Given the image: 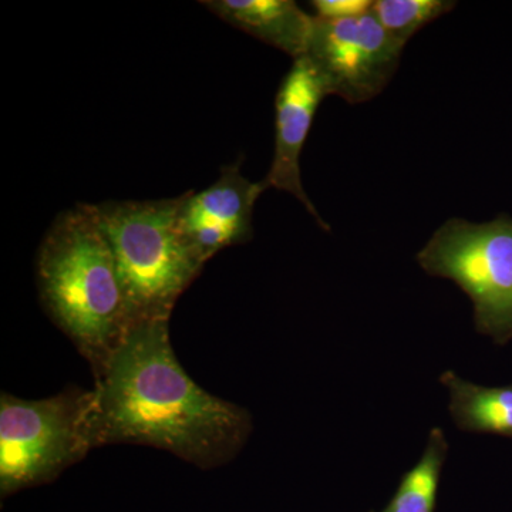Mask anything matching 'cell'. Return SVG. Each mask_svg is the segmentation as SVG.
<instances>
[{
	"instance_id": "obj_13",
	"label": "cell",
	"mask_w": 512,
	"mask_h": 512,
	"mask_svg": "<svg viewBox=\"0 0 512 512\" xmlns=\"http://www.w3.org/2000/svg\"><path fill=\"white\" fill-rule=\"evenodd\" d=\"M311 5L316 10L315 18L343 20L357 18L372 10V0H315Z\"/></svg>"
},
{
	"instance_id": "obj_5",
	"label": "cell",
	"mask_w": 512,
	"mask_h": 512,
	"mask_svg": "<svg viewBox=\"0 0 512 512\" xmlns=\"http://www.w3.org/2000/svg\"><path fill=\"white\" fill-rule=\"evenodd\" d=\"M426 274L450 279L473 303L478 333L505 346L512 340V218H451L416 256Z\"/></svg>"
},
{
	"instance_id": "obj_10",
	"label": "cell",
	"mask_w": 512,
	"mask_h": 512,
	"mask_svg": "<svg viewBox=\"0 0 512 512\" xmlns=\"http://www.w3.org/2000/svg\"><path fill=\"white\" fill-rule=\"evenodd\" d=\"M440 382L448 390V410L458 430L512 439V383L481 386L453 370L444 372Z\"/></svg>"
},
{
	"instance_id": "obj_1",
	"label": "cell",
	"mask_w": 512,
	"mask_h": 512,
	"mask_svg": "<svg viewBox=\"0 0 512 512\" xmlns=\"http://www.w3.org/2000/svg\"><path fill=\"white\" fill-rule=\"evenodd\" d=\"M94 448L138 444L210 470L241 453L251 413L194 382L174 355L170 319L136 320L94 377Z\"/></svg>"
},
{
	"instance_id": "obj_4",
	"label": "cell",
	"mask_w": 512,
	"mask_h": 512,
	"mask_svg": "<svg viewBox=\"0 0 512 512\" xmlns=\"http://www.w3.org/2000/svg\"><path fill=\"white\" fill-rule=\"evenodd\" d=\"M94 392L70 387L57 396L0 397V495L52 483L94 448Z\"/></svg>"
},
{
	"instance_id": "obj_6",
	"label": "cell",
	"mask_w": 512,
	"mask_h": 512,
	"mask_svg": "<svg viewBox=\"0 0 512 512\" xmlns=\"http://www.w3.org/2000/svg\"><path fill=\"white\" fill-rule=\"evenodd\" d=\"M403 49L370 10L357 18H315L305 56L318 70L329 96L359 104L386 89Z\"/></svg>"
},
{
	"instance_id": "obj_2",
	"label": "cell",
	"mask_w": 512,
	"mask_h": 512,
	"mask_svg": "<svg viewBox=\"0 0 512 512\" xmlns=\"http://www.w3.org/2000/svg\"><path fill=\"white\" fill-rule=\"evenodd\" d=\"M36 278L47 315L99 376L131 318L94 205H76L56 218L40 244Z\"/></svg>"
},
{
	"instance_id": "obj_8",
	"label": "cell",
	"mask_w": 512,
	"mask_h": 512,
	"mask_svg": "<svg viewBox=\"0 0 512 512\" xmlns=\"http://www.w3.org/2000/svg\"><path fill=\"white\" fill-rule=\"evenodd\" d=\"M264 191L262 181L254 183L242 175L239 160L224 165L211 187L183 194L181 229L205 264L222 249L251 241L255 204Z\"/></svg>"
},
{
	"instance_id": "obj_11",
	"label": "cell",
	"mask_w": 512,
	"mask_h": 512,
	"mask_svg": "<svg viewBox=\"0 0 512 512\" xmlns=\"http://www.w3.org/2000/svg\"><path fill=\"white\" fill-rule=\"evenodd\" d=\"M448 451L446 433L434 427L420 460L403 474L392 500L380 512H436Z\"/></svg>"
},
{
	"instance_id": "obj_9",
	"label": "cell",
	"mask_w": 512,
	"mask_h": 512,
	"mask_svg": "<svg viewBox=\"0 0 512 512\" xmlns=\"http://www.w3.org/2000/svg\"><path fill=\"white\" fill-rule=\"evenodd\" d=\"M228 25L292 57L308 52L315 16L293 0H208L201 2Z\"/></svg>"
},
{
	"instance_id": "obj_3",
	"label": "cell",
	"mask_w": 512,
	"mask_h": 512,
	"mask_svg": "<svg viewBox=\"0 0 512 512\" xmlns=\"http://www.w3.org/2000/svg\"><path fill=\"white\" fill-rule=\"evenodd\" d=\"M181 205L183 195L94 205L116 259L131 323L170 319L175 303L204 268L181 229Z\"/></svg>"
},
{
	"instance_id": "obj_7",
	"label": "cell",
	"mask_w": 512,
	"mask_h": 512,
	"mask_svg": "<svg viewBox=\"0 0 512 512\" xmlns=\"http://www.w3.org/2000/svg\"><path fill=\"white\" fill-rule=\"evenodd\" d=\"M329 96L318 70L308 57L293 60L275 99V151L271 168L262 183L268 188L289 192L326 231L329 225L306 194L302 184L301 156L316 111Z\"/></svg>"
},
{
	"instance_id": "obj_12",
	"label": "cell",
	"mask_w": 512,
	"mask_h": 512,
	"mask_svg": "<svg viewBox=\"0 0 512 512\" xmlns=\"http://www.w3.org/2000/svg\"><path fill=\"white\" fill-rule=\"evenodd\" d=\"M456 5L450 0H376L372 12L386 32L406 46L424 26L447 15Z\"/></svg>"
}]
</instances>
